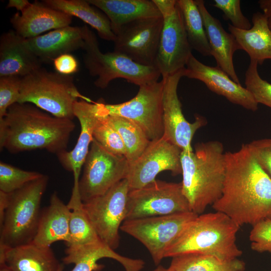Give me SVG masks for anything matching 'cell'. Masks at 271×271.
Segmentation results:
<instances>
[{
    "mask_svg": "<svg viewBox=\"0 0 271 271\" xmlns=\"http://www.w3.org/2000/svg\"><path fill=\"white\" fill-rule=\"evenodd\" d=\"M221 195L212 205L240 227L271 220V178L258 164L247 144L226 152Z\"/></svg>",
    "mask_w": 271,
    "mask_h": 271,
    "instance_id": "6da1fadb",
    "label": "cell"
},
{
    "mask_svg": "<svg viewBox=\"0 0 271 271\" xmlns=\"http://www.w3.org/2000/svg\"><path fill=\"white\" fill-rule=\"evenodd\" d=\"M75 128L72 119L54 116L29 103H16L0 119V148L12 154L43 149L66 151Z\"/></svg>",
    "mask_w": 271,
    "mask_h": 271,
    "instance_id": "7a4b0ae2",
    "label": "cell"
},
{
    "mask_svg": "<svg viewBox=\"0 0 271 271\" xmlns=\"http://www.w3.org/2000/svg\"><path fill=\"white\" fill-rule=\"evenodd\" d=\"M222 144H197L194 151H182V192L192 212L199 215L221 196L225 175Z\"/></svg>",
    "mask_w": 271,
    "mask_h": 271,
    "instance_id": "3957f363",
    "label": "cell"
},
{
    "mask_svg": "<svg viewBox=\"0 0 271 271\" xmlns=\"http://www.w3.org/2000/svg\"><path fill=\"white\" fill-rule=\"evenodd\" d=\"M240 227L220 212L198 215L170 244L164 256L203 253L226 260L237 258L242 253L236 242Z\"/></svg>",
    "mask_w": 271,
    "mask_h": 271,
    "instance_id": "277c9868",
    "label": "cell"
},
{
    "mask_svg": "<svg viewBox=\"0 0 271 271\" xmlns=\"http://www.w3.org/2000/svg\"><path fill=\"white\" fill-rule=\"evenodd\" d=\"M80 99L92 102L80 93L72 76L42 67L22 78L18 103H31L54 116L73 120L74 104Z\"/></svg>",
    "mask_w": 271,
    "mask_h": 271,
    "instance_id": "5b68a950",
    "label": "cell"
},
{
    "mask_svg": "<svg viewBox=\"0 0 271 271\" xmlns=\"http://www.w3.org/2000/svg\"><path fill=\"white\" fill-rule=\"evenodd\" d=\"M49 178L42 177L8 193V205L0 226V244L16 247L32 242L37 233L41 203Z\"/></svg>",
    "mask_w": 271,
    "mask_h": 271,
    "instance_id": "8992f818",
    "label": "cell"
},
{
    "mask_svg": "<svg viewBox=\"0 0 271 271\" xmlns=\"http://www.w3.org/2000/svg\"><path fill=\"white\" fill-rule=\"evenodd\" d=\"M84 45L83 61L98 88H106L113 80L121 78L139 86L158 81L161 74L155 66L138 64L114 51L102 53L95 34L86 26H83Z\"/></svg>",
    "mask_w": 271,
    "mask_h": 271,
    "instance_id": "52a82bcc",
    "label": "cell"
},
{
    "mask_svg": "<svg viewBox=\"0 0 271 271\" xmlns=\"http://www.w3.org/2000/svg\"><path fill=\"white\" fill-rule=\"evenodd\" d=\"M129 191L128 181L124 179L104 194L83 203L98 237L114 250L119 245V230L126 218Z\"/></svg>",
    "mask_w": 271,
    "mask_h": 271,
    "instance_id": "ba28073f",
    "label": "cell"
},
{
    "mask_svg": "<svg viewBox=\"0 0 271 271\" xmlns=\"http://www.w3.org/2000/svg\"><path fill=\"white\" fill-rule=\"evenodd\" d=\"M198 214L190 211L125 220L120 229L141 242L156 265L165 258V251L186 226Z\"/></svg>",
    "mask_w": 271,
    "mask_h": 271,
    "instance_id": "9c48e42d",
    "label": "cell"
},
{
    "mask_svg": "<svg viewBox=\"0 0 271 271\" xmlns=\"http://www.w3.org/2000/svg\"><path fill=\"white\" fill-rule=\"evenodd\" d=\"M83 167L78 187L85 203L126 179L129 163L125 157L108 152L93 139Z\"/></svg>",
    "mask_w": 271,
    "mask_h": 271,
    "instance_id": "30bf717a",
    "label": "cell"
},
{
    "mask_svg": "<svg viewBox=\"0 0 271 271\" xmlns=\"http://www.w3.org/2000/svg\"><path fill=\"white\" fill-rule=\"evenodd\" d=\"M190 211L181 183L155 180L142 188L130 190L126 220Z\"/></svg>",
    "mask_w": 271,
    "mask_h": 271,
    "instance_id": "8fae6325",
    "label": "cell"
},
{
    "mask_svg": "<svg viewBox=\"0 0 271 271\" xmlns=\"http://www.w3.org/2000/svg\"><path fill=\"white\" fill-rule=\"evenodd\" d=\"M163 81L139 87L131 99L118 104L104 102L107 114L126 118L137 124L151 141L161 138L164 134L162 95Z\"/></svg>",
    "mask_w": 271,
    "mask_h": 271,
    "instance_id": "7c38bea8",
    "label": "cell"
},
{
    "mask_svg": "<svg viewBox=\"0 0 271 271\" xmlns=\"http://www.w3.org/2000/svg\"><path fill=\"white\" fill-rule=\"evenodd\" d=\"M163 24L162 17L138 19L115 34L113 51L145 66H155Z\"/></svg>",
    "mask_w": 271,
    "mask_h": 271,
    "instance_id": "4fadbf2b",
    "label": "cell"
},
{
    "mask_svg": "<svg viewBox=\"0 0 271 271\" xmlns=\"http://www.w3.org/2000/svg\"><path fill=\"white\" fill-rule=\"evenodd\" d=\"M184 69L162 77L163 137L182 151H192L193 138L196 131L206 124L207 121L203 116L197 115L195 121L190 122L182 112L177 88L181 78L184 76Z\"/></svg>",
    "mask_w": 271,
    "mask_h": 271,
    "instance_id": "5bb4252c",
    "label": "cell"
},
{
    "mask_svg": "<svg viewBox=\"0 0 271 271\" xmlns=\"http://www.w3.org/2000/svg\"><path fill=\"white\" fill-rule=\"evenodd\" d=\"M182 150L164 137L151 141L143 154L129 164L126 179L130 190L142 188L153 181L160 172L182 174Z\"/></svg>",
    "mask_w": 271,
    "mask_h": 271,
    "instance_id": "9a60e30c",
    "label": "cell"
},
{
    "mask_svg": "<svg viewBox=\"0 0 271 271\" xmlns=\"http://www.w3.org/2000/svg\"><path fill=\"white\" fill-rule=\"evenodd\" d=\"M162 18L163 24L155 67L165 77L185 68L192 55V49L178 5L172 14Z\"/></svg>",
    "mask_w": 271,
    "mask_h": 271,
    "instance_id": "2e32d148",
    "label": "cell"
},
{
    "mask_svg": "<svg viewBox=\"0 0 271 271\" xmlns=\"http://www.w3.org/2000/svg\"><path fill=\"white\" fill-rule=\"evenodd\" d=\"M184 77L202 81L211 91L247 110L255 111L258 108V103L245 87L235 82L217 66L206 65L193 54L185 68Z\"/></svg>",
    "mask_w": 271,
    "mask_h": 271,
    "instance_id": "e0dca14e",
    "label": "cell"
},
{
    "mask_svg": "<svg viewBox=\"0 0 271 271\" xmlns=\"http://www.w3.org/2000/svg\"><path fill=\"white\" fill-rule=\"evenodd\" d=\"M73 114L80 125V132L76 145L71 151L66 150L56 156L62 167L73 173L74 179H80L99 116L98 102L78 100L74 104Z\"/></svg>",
    "mask_w": 271,
    "mask_h": 271,
    "instance_id": "ac0fdd59",
    "label": "cell"
},
{
    "mask_svg": "<svg viewBox=\"0 0 271 271\" xmlns=\"http://www.w3.org/2000/svg\"><path fill=\"white\" fill-rule=\"evenodd\" d=\"M72 17L35 1L10 19L14 30L22 37L34 38L45 32L70 26Z\"/></svg>",
    "mask_w": 271,
    "mask_h": 271,
    "instance_id": "d6986e66",
    "label": "cell"
},
{
    "mask_svg": "<svg viewBox=\"0 0 271 271\" xmlns=\"http://www.w3.org/2000/svg\"><path fill=\"white\" fill-rule=\"evenodd\" d=\"M202 16L212 56L217 66L236 83L240 84L235 72L233 57L241 48L234 36L225 31L219 20L212 16L203 0H195Z\"/></svg>",
    "mask_w": 271,
    "mask_h": 271,
    "instance_id": "ffe728a7",
    "label": "cell"
},
{
    "mask_svg": "<svg viewBox=\"0 0 271 271\" xmlns=\"http://www.w3.org/2000/svg\"><path fill=\"white\" fill-rule=\"evenodd\" d=\"M42 63L29 48L26 39L14 30L0 37V77H23L42 67Z\"/></svg>",
    "mask_w": 271,
    "mask_h": 271,
    "instance_id": "44dd1931",
    "label": "cell"
},
{
    "mask_svg": "<svg viewBox=\"0 0 271 271\" xmlns=\"http://www.w3.org/2000/svg\"><path fill=\"white\" fill-rule=\"evenodd\" d=\"M26 41L29 48L42 63H51L61 55L83 49V28L70 25Z\"/></svg>",
    "mask_w": 271,
    "mask_h": 271,
    "instance_id": "7402d4cb",
    "label": "cell"
},
{
    "mask_svg": "<svg viewBox=\"0 0 271 271\" xmlns=\"http://www.w3.org/2000/svg\"><path fill=\"white\" fill-rule=\"evenodd\" d=\"M0 262L14 271H58L63 265L50 246L33 242L16 247L0 244Z\"/></svg>",
    "mask_w": 271,
    "mask_h": 271,
    "instance_id": "603a6c76",
    "label": "cell"
},
{
    "mask_svg": "<svg viewBox=\"0 0 271 271\" xmlns=\"http://www.w3.org/2000/svg\"><path fill=\"white\" fill-rule=\"evenodd\" d=\"M70 213L68 205L54 192L49 205L41 211L37 233L32 242L48 246L59 241L68 244L70 241Z\"/></svg>",
    "mask_w": 271,
    "mask_h": 271,
    "instance_id": "cb8c5ba5",
    "label": "cell"
},
{
    "mask_svg": "<svg viewBox=\"0 0 271 271\" xmlns=\"http://www.w3.org/2000/svg\"><path fill=\"white\" fill-rule=\"evenodd\" d=\"M65 256L62 258L63 263L74 264L70 271H98L102 268V265L98 264L97 261L103 258L115 260L123 266L125 271H141L145 265L142 259L131 258L117 253L101 240L80 249H65Z\"/></svg>",
    "mask_w": 271,
    "mask_h": 271,
    "instance_id": "d4e9b609",
    "label": "cell"
},
{
    "mask_svg": "<svg viewBox=\"0 0 271 271\" xmlns=\"http://www.w3.org/2000/svg\"><path fill=\"white\" fill-rule=\"evenodd\" d=\"M108 18L115 35L120 28L141 19L162 17L153 0H87Z\"/></svg>",
    "mask_w": 271,
    "mask_h": 271,
    "instance_id": "484cf974",
    "label": "cell"
},
{
    "mask_svg": "<svg viewBox=\"0 0 271 271\" xmlns=\"http://www.w3.org/2000/svg\"><path fill=\"white\" fill-rule=\"evenodd\" d=\"M252 26L248 30H241L228 24V30L235 38L241 50L245 51L250 60L262 64L271 59V30L266 16L260 12L252 15Z\"/></svg>",
    "mask_w": 271,
    "mask_h": 271,
    "instance_id": "4316f807",
    "label": "cell"
},
{
    "mask_svg": "<svg viewBox=\"0 0 271 271\" xmlns=\"http://www.w3.org/2000/svg\"><path fill=\"white\" fill-rule=\"evenodd\" d=\"M78 183V180H74L71 196L67 204L71 213L69 222L70 241L66 244V249L70 250L82 249L101 240L84 209Z\"/></svg>",
    "mask_w": 271,
    "mask_h": 271,
    "instance_id": "83f0119b",
    "label": "cell"
},
{
    "mask_svg": "<svg viewBox=\"0 0 271 271\" xmlns=\"http://www.w3.org/2000/svg\"><path fill=\"white\" fill-rule=\"evenodd\" d=\"M47 6L77 17L94 29L100 38L114 41L113 32L107 17L85 0H43Z\"/></svg>",
    "mask_w": 271,
    "mask_h": 271,
    "instance_id": "f1b7e54d",
    "label": "cell"
},
{
    "mask_svg": "<svg viewBox=\"0 0 271 271\" xmlns=\"http://www.w3.org/2000/svg\"><path fill=\"white\" fill-rule=\"evenodd\" d=\"M174 271H244V262L238 259L226 260L203 253H188L172 257L169 266Z\"/></svg>",
    "mask_w": 271,
    "mask_h": 271,
    "instance_id": "f546056e",
    "label": "cell"
},
{
    "mask_svg": "<svg viewBox=\"0 0 271 271\" xmlns=\"http://www.w3.org/2000/svg\"><path fill=\"white\" fill-rule=\"evenodd\" d=\"M181 12L184 27L193 50L204 56H211L203 19L194 0H177Z\"/></svg>",
    "mask_w": 271,
    "mask_h": 271,
    "instance_id": "4dcf8cb0",
    "label": "cell"
},
{
    "mask_svg": "<svg viewBox=\"0 0 271 271\" xmlns=\"http://www.w3.org/2000/svg\"><path fill=\"white\" fill-rule=\"evenodd\" d=\"M110 123L123 142L129 164L136 160L151 143L144 130L133 121L123 117L107 114Z\"/></svg>",
    "mask_w": 271,
    "mask_h": 271,
    "instance_id": "1f68e13d",
    "label": "cell"
},
{
    "mask_svg": "<svg viewBox=\"0 0 271 271\" xmlns=\"http://www.w3.org/2000/svg\"><path fill=\"white\" fill-rule=\"evenodd\" d=\"M97 102L99 116L93 130V139L108 152L126 157V150L122 139L108 119L103 106L104 101L100 99Z\"/></svg>",
    "mask_w": 271,
    "mask_h": 271,
    "instance_id": "d6a6232c",
    "label": "cell"
},
{
    "mask_svg": "<svg viewBox=\"0 0 271 271\" xmlns=\"http://www.w3.org/2000/svg\"><path fill=\"white\" fill-rule=\"evenodd\" d=\"M44 175L38 172L21 169L7 163H0V191L12 193Z\"/></svg>",
    "mask_w": 271,
    "mask_h": 271,
    "instance_id": "836d02e7",
    "label": "cell"
},
{
    "mask_svg": "<svg viewBox=\"0 0 271 271\" xmlns=\"http://www.w3.org/2000/svg\"><path fill=\"white\" fill-rule=\"evenodd\" d=\"M256 61L250 60L245 73V88L258 104L271 108V84L260 77Z\"/></svg>",
    "mask_w": 271,
    "mask_h": 271,
    "instance_id": "e575fe53",
    "label": "cell"
},
{
    "mask_svg": "<svg viewBox=\"0 0 271 271\" xmlns=\"http://www.w3.org/2000/svg\"><path fill=\"white\" fill-rule=\"evenodd\" d=\"M21 80L19 76L0 77V119L6 116L11 106L18 102Z\"/></svg>",
    "mask_w": 271,
    "mask_h": 271,
    "instance_id": "d590c367",
    "label": "cell"
},
{
    "mask_svg": "<svg viewBox=\"0 0 271 271\" xmlns=\"http://www.w3.org/2000/svg\"><path fill=\"white\" fill-rule=\"evenodd\" d=\"M213 6L221 10L223 19L229 20L232 26L241 30L251 27L249 20L242 13L239 0H214Z\"/></svg>",
    "mask_w": 271,
    "mask_h": 271,
    "instance_id": "8d00e7d4",
    "label": "cell"
},
{
    "mask_svg": "<svg viewBox=\"0 0 271 271\" xmlns=\"http://www.w3.org/2000/svg\"><path fill=\"white\" fill-rule=\"evenodd\" d=\"M249 238L252 250L260 253H271V220L253 225Z\"/></svg>",
    "mask_w": 271,
    "mask_h": 271,
    "instance_id": "74e56055",
    "label": "cell"
},
{
    "mask_svg": "<svg viewBox=\"0 0 271 271\" xmlns=\"http://www.w3.org/2000/svg\"><path fill=\"white\" fill-rule=\"evenodd\" d=\"M247 144L258 164L271 178V139L256 140Z\"/></svg>",
    "mask_w": 271,
    "mask_h": 271,
    "instance_id": "f35d334b",
    "label": "cell"
},
{
    "mask_svg": "<svg viewBox=\"0 0 271 271\" xmlns=\"http://www.w3.org/2000/svg\"><path fill=\"white\" fill-rule=\"evenodd\" d=\"M56 71L65 75H71L79 70V63L71 53L61 55L53 61Z\"/></svg>",
    "mask_w": 271,
    "mask_h": 271,
    "instance_id": "ab89813d",
    "label": "cell"
},
{
    "mask_svg": "<svg viewBox=\"0 0 271 271\" xmlns=\"http://www.w3.org/2000/svg\"><path fill=\"white\" fill-rule=\"evenodd\" d=\"M153 1L162 18L172 14L177 6V0H153Z\"/></svg>",
    "mask_w": 271,
    "mask_h": 271,
    "instance_id": "60d3db41",
    "label": "cell"
},
{
    "mask_svg": "<svg viewBox=\"0 0 271 271\" xmlns=\"http://www.w3.org/2000/svg\"><path fill=\"white\" fill-rule=\"evenodd\" d=\"M31 3L28 0H9L7 9L15 8L19 13L23 12Z\"/></svg>",
    "mask_w": 271,
    "mask_h": 271,
    "instance_id": "b9f144b4",
    "label": "cell"
},
{
    "mask_svg": "<svg viewBox=\"0 0 271 271\" xmlns=\"http://www.w3.org/2000/svg\"><path fill=\"white\" fill-rule=\"evenodd\" d=\"M258 4L267 18L268 27L271 30V0H259Z\"/></svg>",
    "mask_w": 271,
    "mask_h": 271,
    "instance_id": "7bdbcfd3",
    "label": "cell"
},
{
    "mask_svg": "<svg viewBox=\"0 0 271 271\" xmlns=\"http://www.w3.org/2000/svg\"><path fill=\"white\" fill-rule=\"evenodd\" d=\"M8 205V193L0 191V226L3 224Z\"/></svg>",
    "mask_w": 271,
    "mask_h": 271,
    "instance_id": "ee69618b",
    "label": "cell"
},
{
    "mask_svg": "<svg viewBox=\"0 0 271 271\" xmlns=\"http://www.w3.org/2000/svg\"><path fill=\"white\" fill-rule=\"evenodd\" d=\"M0 271H14L5 262H0Z\"/></svg>",
    "mask_w": 271,
    "mask_h": 271,
    "instance_id": "f6af8a7d",
    "label": "cell"
},
{
    "mask_svg": "<svg viewBox=\"0 0 271 271\" xmlns=\"http://www.w3.org/2000/svg\"><path fill=\"white\" fill-rule=\"evenodd\" d=\"M154 271H174L171 268H166L161 265H158L157 267Z\"/></svg>",
    "mask_w": 271,
    "mask_h": 271,
    "instance_id": "bcb514c9",
    "label": "cell"
},
{
    "mask_svg": "<svg viewBox=\"0 0 271 271\" xmlns=\"http://www.w3.org/2000/svg\"><path fill=\"white\" fill-rule=\"evenodd\" d=\"M64 267V264H63V265L60 267V268L58 269V271H63Z\"/></svg>",
    "mask_w": 271,
    "mask_h": 271,
    "instance_id": "7dc6e473",
    "label": "cell"
}]
</instances>
